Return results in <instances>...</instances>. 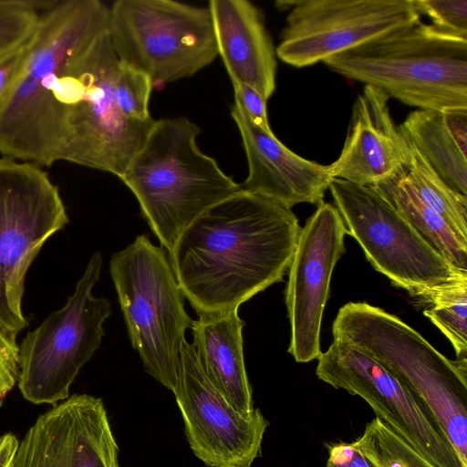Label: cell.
Here are the masks:
<instances>
[{
  "label": "cell",
  "instance_id": "1",
  "mask_svg": "<svg viewBox=\"0 0 467 467\" xmlns=\"http://www.w3.org/2000/svg\"><path fill=\"white\" fill-rule=\"evenodd\" d=\"M109 17L99 0L59 1L40 15L22 72L0 103L3 157L122 176L155 119H129L118 106Z\"/></svg>",
  "mask_w": 467,
  "mask_h": 467
},
{
  "label": "cell",
  "instance_id": "2",
  "mask_svg": "<svg viewBox=\"0 0 467 467\" xmlns=\"http://www.w3.org/2000/svg\"><path fill=\"white\" fill-rule=\"evenodd\" d=\"M300 230L291 209L242 188L200 214L169 259L197 316L223 314L283 280Z\"/></svg>",
  "mask_w": 467,
  "mask_h": 467
},
{
  "label": "cell",
  "instance_id": "3",
  "mask_svg": "<svg viewBox=\"0 0 467 467\" xmlns=\"http://www.w3.org/2000/svg\"><path fill=\"white\" fill-rule=\"evenodd\" d=\"M201 129L184 117L155 120L119 178L168 253L204 211L242 189L197 144Z\"/></svg>",
  "mask_w": 467,
  "mask_h": 467
},
{
  "label": "cell",
  "instance_id": "4",
  "mask_svg": "<svg viewBox=\"0 0 467 467\" xmlns=\"http://www.w3.org/2000/svg\"><path fill=\"white\" fill-rule=\"evenodd\" d=\"M323 63L417 109L467 110V39L420 20Z\"/></svg>",
  "mask_w": 467,
  "mask_h": 467
},
{
  "label": "cell",
  "instance_id": "5",
  "mask_svg": "<svg viewBox=\"0 0 467 467\" xmlns=\"http://www.w3.org/2000/svg\"><path fill=\"white\" fill-rule=\"evenodd\" d=\"M332 334L400 377L430 408L467 467V359L447 358L398 317L365 302L340 307Z\"/></svg>",
  "mask_w": 467,
  "mask_h": 467
},
{
  "label": "cell",
  "instance_id": "6",
  "mask_svg": "<svg viewBox=\"0 0 467 467\" xmlns=\"http://www.w3.org/2000/svg\"><path fill=\"white\" fill-rule=\"evenodd\" d=\"M110 275L131 346L144 370L172 390L180 349L192 319L168 252L140 234L113 254Z\"/></svg>",
  "mask_w": 467,
  "mask_h": 467
},
{
  "label": "cell",
  "instance_id": "7",
  "mask_svg": "<svg viewBox=\"0 0 467 467\" xmlns=\"http://www.w3.org/2000/svg\"><path fill=\"white\" fill-rule=\"evenodd\" d=\"M108 31L119 60L146 74L153 87L192 77L218 56L209 6L118 0Z\"/></svg>",
  "mask_w": 467,
  "mask_h": 467
},
{
  "label": "cell",
  "instance_id": "8",
  "mask_svg": "<svg viewBox=\"0 0 467 467\" xmlns=\"http://www.w3.org/2000/svg\"><path fill=\"white\" fill-rule=\"evenodd\" d=\"M101 266L102 256L96 252L66 305L20 345L18 387L26 400L55 404L67 400L79 370L99 348L103 323L111 313L109 301L92 294Z\"/></svg>",
  "mask_w": 467,
  "mask_h": 467
},
{
  "label": "cell",
  "instance_id": "9",
  "mask_svg": "<svg viewBox=\"0 0 467 467\" xmlns=\"http://www.w3.org/2000/svg\"><path fill=\"white\" fill-rule=\"evenodd\" d=\"M68 223L57 187L37 165L0 158V327L16 336L25 277L45 242Z\"/></svg>",
  "mask_w": 467,
  "mask_h": 467
},
{
  "label": "cell",
  "instance_id": "10",
  "mask_svg": "<svg viewBox=\"0 0 467 467\" xmlns=\"http://www.w3.org/2000/svg\"><path fill=\"white\" fill-rule=\"evenodd\" d=\"M328 190L348 234L396 287L417 296L466 271L442 257L372 187L332 179Z\"/></svg>",
  "mask_w": 467,
  "mask_h": 467
},
{
  "label": "cell",
  "instance_id": "11",
  "mask_svg": "<svg viewBox=\"0 0 467 467\" xmlns=\"http://www.w3.org/2000/svg\"><path fill=\"white\" fill-rule=\"evenodd\" d=\"M317 360L319 379L362 398L377 419L434 467H464L430 408L385 365L340 337Z\"/></svg>",
  "mask_w": 467,
  "mask_h": 467
},
{
  "label": "cell",
  "instance_id": "12",
  "mask_svg": "<svg viewBox=\"0 0 467 467\" xmlns=\"http://www.w3.org/2000/svg\"><path fill=\"white\" fill-rule=\"evenodd\" d=\"M288 10L276 57L309 67L420 20L414 0L278 1Z\"/></svg>",
  "mask_w": 467,
  "mask_h": 467
},
{
  "label": "cell",
  "instance_id": "13",
  "mask_svg": "<svg viewBox=\"0 0 467 467\" xmlns=\"http://www.w3.org/2000/svg\"><path fill=\"white\" fill-rule=\"evenodd\" d=\"M194 455L209 467H251L269 425L259 409L239 412L204 373L192 344L182 342L173 389Z\"/></svg>",
  "mask_w": 467,
  "mask_h": 467
},
{
  "label": "cell",
  "instance_id": "14",
  "mask_svg": "<svg viewBox=\"0 0 467 467\" xmlns=\"http://www.w3.org/2000/svg\"><path fill=\"white\" fill-rule=\"evenodd\" d=\"M346 234L338 210L324 202L301 227L285 289L291 332L288 352L296 362H309L321 354L323 312L333 270L346 250Z\"/></svg>",
  "mask_w": 467,
  "mask_h": 467
},
{
  "label": "cell",
  "instance_id": "15",
  "mask_svg": "<svg viewBox=\"0 0 467 467\" xmlns=\"http://www.w3.org/2000/svg\"><path fill=\"white\" fill-rule=\"evenodd\" d=\"M11 467H120L102 400L75 394L40 415L18 443Z\"/></svg>",
  "mask_w": 467,
  "mask_h": 467
},
{
  "label": "cell",
  "instance_id": "16",
  "mask_svg": "<svg viewBox=\"0 0 467 467\" xmlns=\"http://www.w3.org/2000/svg\"><path fill=\"white\" fill-rule=\"evenodd\" d=\"M389 99L368 85L358 94L341 152L328 165L332 179L373 186L406 169L410 145L394 123Z\"/></svg>",
  "mask_w": 467,
  "mask_h": 467
},
{
  "label": "cell",
  "instance_id": "17",
  "mask_svg": "<svg viewBox=\"0 0 467 467\" xmlns=\"http://www.w3.org/2000/svg\"><path fill=\"white\" fill-rule=\"evenodd\" d=\"M231 114L248 162L244 190L289 209L302 202H323L332 180L328 165L306 160L289 150L272 130L255 125L235 103Z\"/></svg>",
  "mask_w": 467,
  "mask_h": 467
},
{
  "label": "cell",
  "instance_id": "18",
  "mask_svg": "<svg viewBox=\"0 0 467 467\" xmlns=\"http://www.w3.org/2000/svg\"><path fill=\"white\" fill-rule=\"evenodd\" d=\"M218 55L232 83L248 85L265 100L275 89L276 53L262 12L247 0H211Z\"/></svg>",
  "mask_w": 467,
  "mask_h": 467
},
{
  "label": "cell",
  "instance_id": "19",
  "mask_svg": "<svg viewBox=\"0 0 467 467\" xmlns=\"http://www.w3.org/2000/svg\"><path fill=\"white\" fill-rule=\"evenodd\" d=\"M244 325L234 309L199 317L190 328L192 346L210 381L239 412L248 414L254 408L244 358Z\"/></svg>",
  "mask_w": 467,
  "mask_h": 467
},
{
  "label": "cell",
  "instance_id": "20",
  "mask_svg": "<svg viewBox=\"0 0 467 467\" xmlns=\"http://www.w3.org/2000/svg\"><path fill=\"white\" fill-rule=\"evenodd\" d=\"M399 129L451 189L467 196V110L416 109Z\"/></svg>",
  "mask_w": 467,
  "mask_h": 467
},
{
  "label": "cell",
  "instance_id": "21",
  "mask_svg": "<svg viewBox=\"0 0 467 467\" xmlns=\"http://www.w3.org/2000/svg\"><path fill=\"white\" fill-rule=\"evenodd\" d=\"M389 204L454 267L467 271V244L415 192L406 169L373 186Z\"/></svg>",
  "mask_w": 467,
  "mask_h": 467
},
{
  "label": "cell",
  "instance_id": "22",
  "mask_svg": "<svg viewBox=\"0 0 467 467\" xmlns=\"http://www.w3.org/2000/svg\"><path fill=\"white\" fill-rule=\"evenodd\" d=\"M409 145L408 182L421 201L439 213L467 244V196L451 189L420 152L410 142Z\"/></svg>",
  "mask_w": 467,
  "mask_h": 467
},
{
  "label": "cell",
  "instance_id": "23",
  "mask_svg": "<svg viewBox=\"0 0 467 467\" xmlns=\"http://www.w3.org/2000/svg\"><path fill=\"white\" fill-rule=\"evenodd\" d=\"M423 314L449 339L457 359H467V271L418 295Z\"/></svg>",
  "mask_w": 467,
  "mask_h": 467
},
{
  "label": "cell",
  "instance_id": "24",
  "mask_svg": "<svg viewBox=\"0 0 467 467\" xmlns=\"http://www.w3.org/2000/svg\"><path fill=\"white\" fill-rule=\"evenodd\" d=\"M59 1V0H58ZM57 0H0V59L24 46Z\"/></svg>",
  "mask_w": 467,
  "mask_h": 467
},
{
  "label": "cell",
  "instance_id": "25",
  "mask_svg": "<svg viewBox=\"0 0 467 467\" xmlns=\"http://www.w3.org/2000/svg\"><path fill=\"white\" fill-rule=\"evenodd\" d=\"M357 441L379 467H434L377 418Z\"/></svg>",
  "mask_w": 467,
  "mask_h": 467
},
{
  "label": "cell",
  "instance_id": "26",
  "mask_svg": "<svg viewBox=\"0 0 467 467\" xmlns=\"http://www.w3.org/2000/svg\"><path fill=\"white\" fill-rule=\"evenodd\" d=\"M152 88L146 74L119 61L114 90L118 106L126 118L139 122L153 120L149 109Z\"/></svg>",
  "mask_w": 467,
  "mask_h": 467
},
{
  "label": "cell",
  "instance_id": "27",
  "mask_svg": "<svg viewBox=\"0 0 467 467\" xmlns=\"http://www.w3.org/2000/svg\"><path fill=\"white\" fill-rule=\"evenodd\" d=\"M414 5L436 29L467 39V0H414Z\"/></svg>",
  "mask_w": 467,
  "mask_h": 467
},
{
  "label": "cell",
  "instance_id": "28",
  "mask_svg": "<svg viewBox=\"0 0 467 467\" xmlns=\"http://www.w3.org/2000/svg\"><path fill=\"white\" fill-rule=\"evenodd\" d=\"M19 376V347L16 335L0 327V402L12 389Z\"/></svg>",
  "mask_w": 467,
  "mask_h": 467
},
{
  "label": "cell",
  "instance_id": "29",
  "mask_svg": "<svg viewBox=\"0 0 467 467\" xmlns=\"http://www.w3.org/2000/svg\"><path fill=\"white\" fill-rule=\"evenodd\" d=\"M234 103L257 126L272 130L267 115L266 102L264 97L254 88L240 83H233Z\"/></svg>",
  "mask_w": 467,
  "mask_h": 467
},
{
  "label": "cell",
  "instance_id": "30",
  "mask_svg": "<svg viewBox=\"0 0 467 467\" xmlns=\"http://www.w3.org/2000/svg\"><path fill=\"white\" fill-rule=\"evenodd\" d=\"M326 467H379L359 447L358 441L337 442L328 447Z\"/></svg>",
  "mask_w": 467,
  "mask_h": 467
},
{
  "label": "cell",
  "instance_id": "31",
  "mask_svg": "<svg viewBox=\"0 0 467 467\" xmlns=\"http://www.w3.org/2000/svg\"><path fill=\"white\" fill-rule=\"evenodd\" d=\"M29 40L18 49L0 59V103L22 72L28 55Z\"/></svg>",
  "mask_w": 467,
  "mask_h": 467
},
{
  "label": "cell",
  "instance_id": "32",
  "mask_svg": "<svg viewBox=\"0 0 467 467\" xmlns=\"http://www.w3.org/2000/svg\"><path fill=\"white\" fill-rule=\"evenodd\" d=\"M18 441L12 433L0 436V467H11L18 446Z\"/></svg>",
  "mask_w": 467,
  "mask_h": 467
}]
</instances>
